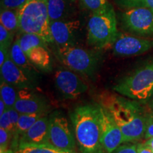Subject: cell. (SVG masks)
Masks as SVG:
<instances>
[{"label":"cell","mask_w":153,"mask_h":153,"mask_svg":"<svg viewBox=\"0 0 153 153\" xmlns=\"http://www.w3.org/2000/svg\"><path fill=\"white\" fill-rule=\"evenodd\" d=\"M9 55V49L0 46V67L3 65Z\"/></svg>","instance_id":"cell-32"},{"label":"cell","mask_w":153,"mask_h":153,"mask_svg":"<svg viewBox=\"0 0 153 153\" xmlns=\"http://www.w3.org/2000/svg\"><path fill=\"white\" fill-rule=\"evenodd\" d=\"M152 108H153V97H152Z\"/></svg>","instance_id":"cell-37"},{"label":"cell","mask_w":153,"mask_h":153,"mask_svg":"<svg viewBox=\"0 0 153 153\" xmlns=\"http://www.w3.org/2000/svg\"><path fill=\"white\" fill-rule=\"evenodd\" d=\"M137 153H153V151L145 143H139L137 145Z\"/></svg>","instance_id":"cell-33"},{"label":"cell","mask_w":153,"mask_h":153,"mask_svg":"<svg viewBox=\"0 0 153 153\" xmlns=\"http://www.w3.org/2000/svg\"><path fill=\"white\" fill-rule=\"evenodd\" d=\"M13 40H14V33L0 24V46L9 49L12 43H14Z\"/></svg>","instance_id":"cell-24"},{"label":"cell","mask_w":153,"mask_h":153,"mask_svg":"<svg viewBox=\"0 0 153 153\" xmlns=\"http://www.w3.org/2000/svg\"><path fill=\"white\" fill-rule=\"evenodd\" d=\"M76 145L82 153H106L101 144L99 104L77 106L70 114Z\"/></svg>","instance_id":"cell-2"},{"label":"cell","mask_w":153,"mask_h":153,"mask_svg":"<svg viewBox=\"0 0 153 153\" xmlns=\"http://www.w3.org/2000/svg\"><path fill=\"white\" fill-rule=\"evenodd\" d=\"M1 79L14 86L16 89H33L36 85V76L16 65L10 55L0 67Z\"/></svg>","instance_id":"cell-12"},{"label":"cell","mask_w":153,"mask_h":153,"mask_svg":"<svg viewBox=\"0 0 153 153\" xmlns=\"http://www.w3.org/2000/svg\"><path fill=\"white\" fill-rule=\"evenodd\" d=\"M0 128H2L5 129L6 131H8L11 134L13 138L15 134V131L14 127L12 126V123H11L9 111L7 109L2 115L0 116Z\"/></svg>","instance_id":"cell-26"},{"label":"cell","mask_w":153,"mask_h":153,"mask_svg":"<svg viewBox=\"0 0 153 153\" xmlns=\"http://www.w3.org/2000/svg\"><path fill=\"white\" fill-rule=\"evenodd\" d=\"M113 153H137V145H120Z\"/></svg>","instance_id":"cell-29"},{"label":"cell","mask_w":153,"mask_h":153,"mask_svg":"<svg viewBox=\"0 0 153 153\" xmlns=\"http://www.w3.org/2000/svg\"><path fill=\"white\" fill-rule=\"evenodd\" d=\"M119 32L116 14L109 3L102 10L93 12L87 23V43L97 49L112 47Z\"/></svg>","instance_id":"cell-3"},{"label":"cell","mask_w":153,"mask_h":153,"mask_svg":"<svg viewBox=\"0 0 153 153\" xmlns=\"http://www.w3.org/2000/svg\"><path fill=\"white\" fill-rule=\"evenodd\" d=\"M48 115L38 119L26 133L19 137L17 143L45 144L48 143ZM12 146V147H14ZM11 147V148H12Z\"/></svg>","instance_id":"cell-15"},{"label":"cell","mask_w":153,"mask_h":153,"mask_svg":"<svg viewBox=\"0 0 153 153\" xmlns=\"http://www.w3.org/2000/svg\"><path fill=\"white\" fill-rule=\"evenodd\" d=\"M17 94L18 91L16 90V88L14 86L1 79L0 95H1V99L5 103L7 109L14 107L17 100Z\"/></svg>","instance_id":"cell-22"},{"label":"cell","mask_w":153,"mask_h":153,"mask_svg":"<svg viewBox=\"0 0 153 153\" xmlns=\"http://www.w3.org/2000/svg\"><path fill=\"white\" fill-rule=\"evenodd\" d=\"M123 6L131 7H145L144 0H118Z\"/></svg>","instance_id":"cell-31"},{"label":"cell","mask_w":153,"mask_h":153,"mask_svg":"<svg viewBox=\"0 0 153 153\" xmlns=\"http://www.w3.org/2000/svg\"><path fill=\"white\" fill-rule=\"evenodd\" d=\"M27 1L28 0H1V8L19 11Z\"/></svg>","instance_id":"cell-27"},{"label":"cell","mask_w":153,"mask_h":153,"mask_svg":"<svg viewBox=\"0 0 153 153\" xmlns=\"http://www.w3.org/2000/svg\"><path fill=\"white\" fill-rule=\"evenodd\" d=\"M112 48L114 54L117 56L139 55L153 49V38L136 37L118 33Z\"/></svg>","instance_id":"cell-10"},{"label":"cell","mask_w":153,"mask_h":153,"mask_svg":"<svg viewBox=\"0 0 153 153\" xmlns=\"http://www.w3.org/2000/svg\"><path fill=\"white\" fill-rule=\"evenodd\" d=\"M99 104L111 115L119 126L123 143L137 142L144 137L148 114L139 101L106 91L99 95Z\"/></svg>","instance_id":"cell-1"},{"label":"cell","mask_w":153,"mask_h":153,"mask_svg":"<svg viewBox=\"0 0 153 153\" xmlns=\"http://www.w3.org/2000/svg\"><path fill=\"white\" fill-rule=\"evenodd\" d=\"M12 136L8 131L0 128V152L6 153L9 150V145Z\"/></svg>","instance_id":"cell-25"},{"label":"cell","mask_w":153,"mask_h":153,"mask_svg":"<svg viewBox=\"0 0 153 153\" xmlns=\"http://www.w3.org/2000/svg\"><path fill=\"white\" fill-rule=\"evenodd\" d=\"M9 55H10L11 60L16 65L24 69L26 71L35 76L38 72L36 67L32 64L27 55L21 48L17 39L12 43L10 49H9Z\"/></svg>","instance_id":"cell-17"},{"label":"cell","mask_w":153,"mask_h":153,"mask_svg":"<svg viewBox=\"0 0 153 153\" xmlns=\"http://www.w3.org/2000/svg\"><path fill=\"white\" fill-rule=\"evenodd\" d=\"M7 110H8V111H9V117H10L11 123H12V126H13V127H14V131H15V133H16V127H17V124H18L19 116H20V113H19L18 111H17L16 108H14H14H9V109H7Z\"/></svg>","instance_id":"cell-30"},{"label":"cell","mask_w":153,"mask_h":153,"mask_svg":"<svg viewBox=\"0 0 153 153\" xmlns=\"http://www.w3.org/2000/svg\"><path fill=\"white\" fill-rule=\"evenodd\" d=\"M0 22L7 30L14 33L19 29V11L1 8Z\"/></svg>","instance_id":"cell-21"},{"label":"cell","mask_w":153,"mask_h":153,"mask_svg":"<svg viewBox=\"0 0 153 153\" xmlns=\"http://www.w3.org/2000/svg\"><path fill=\"white\" fill-rule=\"evenodd\" d=\"M47 7L51 22L64 20L71 11L70 0H47Z\"/></svg>","instance_id":"cell-19"},{"label":"cell","mask_w":153,"mask_h":153,"mask_svg":"<svg viewBox=\"0 0 153 153\" xmlns=\"http://www.w3.org/2000/svg\"><path fill=\"white\" fill-rule=\"evenodd\" d=\"M65 151L55 148L49 143L35 144V143H18L7 153H65Z\"/></svg>","instance_id":"cell-18"},{"label":"cell","mask_w":153,"mask_h":153,"mask_svg":"<svg viewBox=\"0 0 153 153\" xmlns=\"http://www.w3.org/2000/svg\"><path fill=\"white\" fill-rule=\"evenodd\" d=\"M80 27V22L74 19H64L51 23L53 41L57 47L74 45V38Z\"/></svg>","instance_id":"cell-14"},{"label":"cell","mask_w":153,"mask_h":153,"mask_svg":"<svg viewBox=\"0 0 153 153\" xmlns=\"http://www.w3.org/2000/svg\"><path fill=\"white\" fill-rule=\"evenodd\" d=\"M17 100L14 108L20 114L48 113L50 104L46 98L31 89L17 90Z\"/></svg>","instance_id":"cell-13"},{"label":"cell","mask_w":153,"mask_h":153,"mask_svg":"<svg viewBox=\"0 0 153 153\" xmlns=\"http://www.w3.org/2000/svg\"><path fill=\"white\" fill-rule=\"evenodd\" d=\"M113 90L135 101L148 100L153 96V59L118 80Z\"/></svg>","instance_id":"cell-5"},{"label":"cell","mask_w":153,"mask_h":153,"mask_svg":"<svg viewBox=\"0 0 153 153\" xmlns=\"http://www.w3.org/2000/svg\"><path fill=\"white\" fill-rule=\"evenodd\" d=\"M55 84L63 98L76 99L87 90V85L72 70L59 68L55 73Z\"/></svg>","instance_id":"cell-9"},{"label":"cell","mask_w":153,"mask_h":153,"mask_svg":"<svg viewBox=\"0 0 153 153\" xmlns=\"http://www.w3.org/2000/svg\"><path fill=\"white\" fill-rule=\"evenodd\" d=\"M57 56L67 68L87 76L95 73L98 58L87 50L74 46L57 47Z\"/></svg>","instance_id":"cell-6"},{"label":"cell","mask_w":153,"mask_h":153,"mask_svg":"<svg viewBox=\"0 0 153 153\" xmlns=\"http://www.w3.org/2000/svg\"><path fill=\"white\" fill-rule=\"evenodd\" d=\"M126 29L143 38H153V11L146 7H133L122 15Z\"/></svg>","instance_id":"cell-8"},{"label":"cell","mask_w":153,"mask_h":153,"mask_svg":"<svg viewBox=\"0 0 153 153\" xmlns=\"http://www.w3.org/2000/svg\"><path fill=\"white\" fill-rule=\"evenodd\" d=\"M153 137V112L148 114L144 138L150 139Z\"/></svg>","instance_id":"cell-28"},{"label":"cell","mask_w":153,"mask_h":153,"mask_svg":"<svg viewBox=\"0 0 153 153\" xmlns=\"http://www.w3.org/2000/svg\"><path fill=\"white\" fill-rule=\"evenodd\" d=\"M84 7L91 12L102 10L109 4L108 0H81Z\"/></svg>","instance_id":"cell-23"},{"label":"cell","mask_w":153,"mask_h":153,"mask_svg":"<svg viewBox=\"0 0 153 153\" xmlns=\"http://www.w3.org/2000/svg\"><path fill=\"white\" fill-rule=\"evenodd\" d=\"M100 106L101 122V144L106 153H113L123 143L121 130L109 113Z\"/></svg>","instance_id":"cell-11"},{"label":"cell","mask_w":153,"mask_h":153,"mask_svg":"<svg viewBox=\"0 0 153 153\" xmlns=\"http://www.w3.org/2000/svg\"><path fill=\"white\" fill-rule=\"evenodd\" d=\"M47 43L37 44L25 52L32 64L39 70H51V57L47 48Z\"/></svg>","instance_id":"cell-16"},{"label":"cell","mask_w":153,"mask_h":153,"mask_svg":"<svg viewBox=\"0 0 153 153\" xmlns=\"http://www.w3.org/2000/svg\"><path fill=\"white\" fill-rule=\"evenodd\" d=\"M145 7H148L153 11V0H144Z\"/></svg>","instance_id":"cell-35"},{"label":"cell","mask_w":153,"mask_h":153,"mask_svg":"<svg viewBox=\"0 0 153 153\" xmlns=\"http://www.w3.org/2000/svg\"><path fill=\"white\" fill-rule=\"evenodd\" d=\"M47 0H28L19 10V30L41 37L47 43H53Z\"/></svg>","instance_id":"cell-4"},{"label":"cell","mask_w":153,"mask_h":153,"mask_svg":"<svg viewBox=\"0 0 153 153\" xmlns=\"http://www.w3.org/2000/svg\"><path fill=\"white\" fill-rule=\"evenodd\" d=\"M145 143H146V144L148 145V146L150 147V148L152 149V150L153 151V137L147 140V141L145 142Z\"/></svg>","instance_id":"cell-36"},{"label":"cell","mask_w":153,"mask_h":153,"mask_svg":"<svg viewBox=\"0 0 153 153\" xmlns=\"http://www.w3.org/2000/svg\"><path fill=\"white\" fill-rule=\"evenodd\" d=\"M7 106H6L5 103L1 99H0V116L2 115L6 111H7Z\"/></svg>","instance_id":"cell-34"},{"label":"cell","mask_w":153,"mask_h":153,"mask_svg":"<svg viewBox=\"0 0 153 153\" xmlns=\"http://www.w3.org/2000/svg\"><path fill=\"white\" fill-rule=\"evenodd\" d=\"M65 153H76V152H66Z\"/></svg>","instance_id":"cell-38"},{"label":"cell","mask_w":153,"mask_h":153,"mask_svg":"<svg viewBox=\"0 0 153 153\" xmlns=\"http://www.w3.org/2000/svg\"><path fill=\"white\" fill-rule=\"evenodd\" d=\"M48 115V113H35V114H20L16 133L13 137L11 147L14 146L18 141L19 137L26 133V131L36 123L38 119L44 116Z\"/></svg>","instance_id":"cell-20"},{"label":"cell","mask_w":153,"mask_h":153,"mask_svg":"<svg viewBox=\"0 0 153 153\" xmlns=\"http://www.w3.org/2000/svg\"><path fill=\"white\" fill-rule=\"evenodd\" d=\"M48 143L65 152H75L76 139L67 118L55 111L49 116Z\"/></svg>","instance_id":"cell-7"}]
</instances>
